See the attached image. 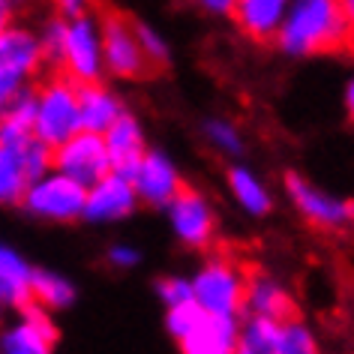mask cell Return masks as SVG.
Masks as SVG:
<instances>
[{"label": "cell", "mask_w": 354, "mask_h": 354, "mask_svg": "<svg viewBox=\"0 0 354 354\" xmlns=\"http://www.w3.org/2000/svg\"><path fill=\"white\" fill-rule=\"evenodd\" d=\"M78 111H82V132L105 136L123 114V102L105 84H84L78 87Z\"/></svg>", "instance_id": "e0dca14e"}, {"label": "cell", "mask_w": 354, "mask_h": 354, "mask_svg": "<svg viewBox=\"0 0 354 354\" xmlns=\"http://www.w3.org/2000/svg\"><path fill=\"white\" fill-rule=\"evenodd\" d=\"M345 105H348V118L354 120V82L348 84V93H345Z\"/></svg>", "instance_id": "d6a6232c"}, {"label": "cell", "mask_w": 354, "mask_h": 354, "mask_svg": "<svg viewBox=\"0 0 354 354\" xmlns=\"http://www.w3.org/2000/svg\"><path fill=\"white\" fill-rule=\"evenodd\" d=\"M168 216H171L174 234L187 246H192V250H205V246L214 243L216 219H214V210H210L207 198L198 189L183 187L177 192V198L168 205Z\"/></svg>", "instance_id": "30bf717a"}, {"label": "cell", "mask_w": 354, "mask_h": 354, "mask_svg": "<svg viewBox=\"0 0 354 354\" xmlns=\"http://www.w3.org/2000/svg\"><path fill=\"white\" fill-rule=\"evenodd\" d=\"M252 264H246L234 255L219 252L192 279V295L201 313L234 318L246 304V282H250Z\"/></svg>", "instance_id": "5b68a950"}, {"label": "cell", "mask_w": 354, "mask_h": 354, "mask_svg": "<svg viewBox=\"0 0 354 354\" xmlns=\"http://www.w3.org/2000/svg\"><path fill=\"white\" fill-rule=\"evenodd\" d=\"M286 189L297 210L304 214L315 228H342L354 223V201H342L333 196H324L313 183H306L300 174H286Z\"/></svg>", "instance_id": "8fae6325"}, {"label": "cell", "mask_w": 354, "mask_h": 354, "mask_svg": "<svg viewBox=\"0 0 354 354\" xmlns=\"http://www.w3.org/2000/svg\"><path fill=\"white\" fill-rule=\"evenodd\" d=\"M33 304V268L10 246H0V306L28 309Z\"/></svg>", "instance_id": "ac0fdd59"}, {"label": "cell", "mask_w": 354, "mask_h": 354, "mask_svg": "<svg viewBox=\"0 0 354 354\" xmlns=\"http://www.w3.org/2000/svg\"><path fill=\"white\" fill-rule=\"evenodd\" d=\"M205 136L214 147H219L223 153H241V136H237V129L232 127V123L225 120H207L205 123Z\"/></svg>", "instance_id": "4316f807"}, {"label": "cell", "mask_w": 354, "mask_h": 354, "mask_svg": "<svg viewBox=\"0 0 354 354\" xmlns=\"http://www.w3.org/2000/svg\"><path fill=\"white\" fill-rule=\"evenodd\" d=\"M100 28H102V64L105 73L118 75V78H145L150 75V69L145 51L138 46L136 37V19L114 10H105L100 15Z\"/></svg>", "instance_id": "52a82bcc"}, {"label": "cell", "mask_w": 354, "mask_h": 354, "mask_svg": "<svg viewBox=\"0 0 354 354\" xmlns=\"http://www.w3.org/2000/svg\"><path fill=\"white\" fill-rule=\"evenodd\" d=\"M339 10H342V19H345V24H348L351 37H354V0H345V3H339Z\"/></svg>", "instance_id": "1f68e13d"}, {"label": "cell", "mask_w": 354, "mask_h": 354, "mask_svg": "<svg viewBox=\"0 0 354 354\" xmlns=\"http://www.w3.org/2000/svg\"><path fill=\"white\" fill-rule=\"evenodd\" d=\"M75 300V286L55 270H33V306L55 313Z\"/></svg>", "instance_id": "44dd1931"}, {"label": "cell", "mask_w": 354, "mask_h": 354, "mask_svg": "<svg viewBox=\"0 0 354 354\" xmlns=\"http://www.w3.org/2000/svg\"><path fill=\"white\" fill-rule=\"evenodd\" d=\"M277 42L288 55H336L348 51L351 30L333 0H306L286 15Z\"/></svg>", "instance_id": "6da1fadb"}, {"label": "cell", "mask_w": 354, "mask_h": 354, "mask_svg": "<svg viewBox=\"0 0 354 354\" xmlns=\"http://www.w3.org/2000/svg\"><path fill=\"white\" fill-rule=\"evenodd\" d=\"M129 180H132V187H136L138 201L153 205V207H168L177 198V192L183 189V180H180V174H177V168L171 165V159L165 153H159V150H147Z\"/></svg>", "instance_id": "7c38bea8"}, {"label": "cell", "mask_w": 354, "mask_h": 354, "mask_svg": "<svg viewBox=\"0 0 354 354\" xmlns=\"http://www.w3.org/2000/svg\"><path fill=\"white\" fill-rule=\"evenodd\" d=\"M201 10H207V12H234V3H228V0H207V3H201Z\"/></svg>", "instance_id": "4dcf8cb0"}, {"label": "cell", "mask_w": 354, "mask_h": 354, "mask_svg": "<svg viewBox=\"0 0 354 354\" xmlns=\"http://www.w3.org/2000/svg\"><path fill=\"white\" fill-rule=\"evenodd\" d=\"M55 171L75 180L78 187L91 189L100 180L111 174V159L105 150L102 136H91V132H78L55 150Z\"/></svg>", "instance_id": "ba28073f"}, {"label": "cell", "mask_w": 354, "mask_h": 354, "mask_svg": "<svg viewBox=\"0 0 354 354\" xmlns=\"http://www.w3.org/2000/svg\"><path fill=\"white\" fill-rule=\"evenodd\" d=\"M234 21L255 42H270L279 37L286 21V3L282 0H243L234 3Z\"/></svg>", "instance_id": "d6986e66"}, {"label": "cell", "mask_w": 354, "mask_h": 354, "mask_svg": "<svg viewBox=\"0 0 354 354\" xmlns=\"http://www.w3.org/2000/svg\"><path fill=\"white\" fill-rule=\"evenodd\" d=\"M348 51H354V37H351V46H348Z\"/></svg>", "instance_id": "e575fe53"}, {"label": "cell", "mask_w": 354, "mask_h": 354, "mask_svg": "<svg viewBox=\"0 0 354 354\" xmlns=\"http://www.w3.org/2000/svg\"><path fill=\"white\" fill-rule=\"evenodd\" d=\"M84 201L87 189L51 168L48 174H42L39 180L30 183L21 207L30 216L46 219V223H75V219L84 216Z\"/></svg>", "instance_id": "8992f818"}, {"label": "cell", "mask_w": 354, "mask_h": 354, "mask_svg": "<svg viewBox=\"0 0 354 354\" xmlns=\"http://www.w3.org/2000/svg\"><path fill=\"white\" fill-rule=\"evenodd\" d=\"M138 259H141L138 250H136V246H127V243H118V246H111V250H109V261L114 264V268H120V270L136 268Z\"/></svg>", "instance_id": "f1b7e54d"}, {"label": "cell", "mask_w": 354, "mask_h": 354, "mask_svg": "<svg viewBox=\"0 0 354 354\" xmlns=\"http://www.w3.org/2000/svg\"><path fill=\"white\" fill-rule=\"evenodd\" d=\"M136 37H138V46H141V51H145L150 69H162L165 60H168L165 39L159 37V33L150 28V24H145V21H136Z\"/></svg>", "instance_id": "d4e9b609"}, {"label": "cell", "mask_w": 354, "mask_h": 354, "mask_svg": "<svg viewBox=\"0 0 354 354\" xmlns=\"http://www.w3.org/2000/svg\"><path fill=\"white\" fill-rule=\"evenodd\" d=\"M78 132H82L78 84L60 73H48L33 91V136L46 147L57 150Z\"/></svg>", "instance_id": "3957f363"}, {"label": "cell", "mask_w": 354, "mask_h": 354, "mask_svg": "<svg viewBox=\"0 0 354 354\" xmlns=\"http://www.w3.org/2000/svg\"><path fill=\"white\" fill-rule=\"evenodd\" d=\"M159 297L168 309L183 306V304H196V295H192V282L180 279V277H168L159 282Z\"/></svg>", "instance_id": "83f0119b"}, {"label": "cell", "mask_w": 354, "mask_h": 354, "mask_svg": "<svg viewBox=\"0 0 354 354\" xmlns=\"http://www.w3.org/2000/svg\"><path fill=\"white\" fill-rule=\"evenodd\" d=\"M55 322L39 306L21 309L12 324L0 333V354H55Z\"/></svg>", "instance_id": "9c48e42d"}, {"label": "cell", "mask_w": 354, "mask_h": 354, "mask_svg": "<svg viewBox=\"0 0 354 354\" xmlns=\"http://www.w3.org/2000/svg\"><path fill=\"white\" fill-rule=\"evenodd\" d=\"M279 330L282 324L268 318H250V324L237 333L234 354H279Z\"/></svg>", "instance_id": "7402d4cb"}, {"label": "cell", "mask_w": 354, "mask_h": 354, "mask_svg": "<svg viewBox=\"0 0 354 354\" xmlns=\"http://www.w3.org/2000/svg\"><path fill=\"white\" fill-rule=\"evenodd\" d=\"M228 183H232V192L241 205L250 210V214H268L270 210V196L264 192V187L255 180V174H250L246 168H232L228 171Z\"/></svg>", "instance_id": "603a6c76"}, {"label": "cell", "mask_w": 354, "mask_h": 354, "mask_svg": "<svg viewBox=\"0 0 354 354\" xmlns=\"http://www.w3.org/2000/svg\"><path fill=\"white\" fill-rule=\"evenodd\" d=\"M252 309V318H268L277 324L297 322V306L291 295L279 282H273L270 277H264L261 270H250V282H246V304Z\"/></svg>", "instance_id": "5bb4252c"}, {"label": "cell", "mask_w": 354, "mask_h": 354, "mask_svg": "<svg viewBox=\"0 0 354 354\" xmlns=\"http://www.w3.org/2000/svg\"><path fill=\"white\" fill-rule=\"evenodd\" d=\"M3 318H6V309H3V306H0V324H3Z\"/></svg>", "instance_id": "836d02e7"}, {"label": "cell", "mask_w": 354, "mask_h": 354, "mask_svg": "<svg viewBox=\"0 0 354 354\" xmlns=\"http://www.w3.org/2000/svg\"><path fill=\"white\" fill-rule=\"evenodd\" d=\"M279 354H318V345L300 322H288L279 330Z\"/></svg>", "instance_id": "cb8c5ba5"}, {"label": "cell", "mask_w": 354, "mask_h": 354, "mask_svg": "<svg viewBox=\"0 0 354 354\" xmlns=\"http://www.w3.org/2000/svg\"><path fill=\"white\" fill-rule=\"evenodd\" d=\"M33 177L24 165L19 147L0 145V205H21Z\"/></svg>", "instance_id": "ffe728a7"}, {"label": "cell", "mask_w": 354, "mask_h": 354, "mask_svg": "<svg viewBox=\"0 0 354 354\" xmlns=\"http://www.w3.org/2000/svg\"><path fill=\"white\" fill-rule=\"evenodd\" d=\"M15 15H19V6L10 3V0H0V33L15 24Z\"/></svg>", "instance_id": "f546056e"}, {"label": "cell", "mask_w": 354, "mask_h": 354, "mask_svg": "<svg viewBox=\"0 0 354 354\" xmlns=\"http://www.w3.org/2000/svg\"><path fill=\"white\" fill-rule=\"evenodd\" d=\"M51 73L66 75L73 84H102V28L100 15L84 12L78 19H64V37L51 64Z\"/></svg>", "instance_id": "277c9868"}, {"label": "cell", "mask_w": 354, "mask_h": 354, "mask_svg": "<svg viewBox=\"0 0 354 354\" xmlns=\"http://www.w3.org/2000/svg\"><path fill=\"white\" fill-rule=\"evenodd\" d=\"M136 205H138V196L132 180L111 171L105 180L87 189L84 219H91V223H118V219H127L136 210Z\"/></svg>", "instance_id": "4fadbf2b"}, {"label": "cell", "mask_w": 354, "mask_h": 354, "mask_svg": "<svg viewBox=\"0 0 354 354\" xmlns=\"http://www.w3.org/2000/svg\"><path fill=\"white\" fill-rule=\"evenodd\" d=\"M48 75L37 28L15 21L0 33V111H6L19 96L30 93Z\"/></svg>", "instance_id": "7a4b0ae2"}, {"label": "cell", "mask_w": 354, "mask_h": 354, "mask_svg": "<svg viewBox=\"0 0 354 354\" xmlns=\"http://www.w3.org/2000/svg\"><path fill=\"white\" fill-rule=\"evenodd\" d=\"M237 322L223 315H201V322L180 339L183 354H234Z\"/></svg>", "instance_id": "2e32d148"}, {"label": "cell", "mask_w": 354, "mask_h": 354, "mask_svg": "<svg viewBox=\"0 0 354 354\" xmlns=\"http://www.w3.org/2000/svg\"><path fill=\"white\" fill-rule=\"evenodd\" d=\"M201 306L198 304H183V306H174V309H168V315H165V324H168V333L177 336V342L187 336L192 327H196L201 322Z\"/></svg>", "instance_id": "484cf974"}, {"label": "cell", "mask_w": 354, "mask_h": 354, "mask_svg": "<svg viewBox=\"0 0 354 354\" xmlns=\"http://www.w3.org/2000/svg\"><path fill=\"white\" fill-rule=\"evenodd\" d=\"M102 141H105V150H109V159H111V171L132 177V171H136L138 162L147 153L145 132H141L138 120L132 118V114H123V118L102 136Z\"/></svg>", "instance_id": "9a60e30c"}]
</instances>
